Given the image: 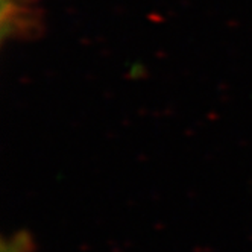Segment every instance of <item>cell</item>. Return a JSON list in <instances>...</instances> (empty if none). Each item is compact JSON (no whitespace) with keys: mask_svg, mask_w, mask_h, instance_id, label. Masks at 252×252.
<instances>
[{"mask_svg":"<svg viewBox=\"0 0 252 252\" xmlns=\"http://www.w3.org/2000/svg\"><path fill=\"white\" fill-rule=\"evenodd\" d=\"M32 249L33 246L26 232H19L2 242V252H32Z\"/></svg>","mask_w":252,"mask_h":252,"instance_id":"6da1fadb","label":"cell"}]
</instances>
